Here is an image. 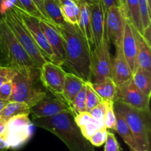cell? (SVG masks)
Listing matches in <instances>:
<instances>
[{
  "label": "cell",
  "instance_id": "d6986e66",
  "mask_svg": "<svg viewBox=\"0 0 151 151\" xmlns=\"http://www.w3.org/2000/svg\"><path fill=\"white\" fill-rule=\"evenodd\" d=\"M84 80L71 72H66L65 75L64 85H63L62 97L69 106L75 99L78 93L85 85Z\"/></svg>",
  "mask_w": 151,
  "mask_h": 151
},
{
  "label": "cell",
  "instance_id": "484cf974",
  "mask_svg": "<svg viewBox=\"0 0 151 151\" xmlns=\"http://www.w3.org/2000/svg\"><path fill=\"white\" fill-rule=\"evenodd\" d=\"M123 8L128 21L142 34L143 27L138 0H123Z\"/></svg>",
  "mask_w": 151,
  "mask_h": 151
},
{
  "label": "cell",
  "instance_id": "60d3db41",
  "mask_svg": "<svg viewBox=\"0 0 151 151\" xmlns=\"http://www.w3.org/2000/svg\"><path fill=\"white\" fill-rule=\"evenodd\" d=\"M9 103L8 100H4L0 98V114H1V112L2 111V110L4 109V108L5 107L6 105Z\"/></svg>",
  "mask_w": 151,
  "mask_h": 151
},
{
  "label": "cell",
  "instance_id": "52a82bcc",
  "mask_svg": "<svg viewBox=\"0 0 151 151\" xmlns=\"http://www.w3.org/2000/svg\"><path fill=\"white\" fill-rule=\"evenodd\" d=\"M33 124L28 115H18L7 121V131L3 136L11 149H19L32 135Z\"/></svg>",
  "mask_w": 151,
  "mask_h": 151
},
{
  "label": "cell",
  "instance_id": "603a6c76",
  "mask_svg": "<svg viewBox=\"0 0 151 151\" xmlns=\"http://www.w3.org/2000/svg\"><path fill=\"white\" fill-rule=\"evenodd\" d=\"M115 114L116 116V126L115 131L118 133L119 136L122 137L123 141L125 142V144L128 145L129 148L135 149V150H140L139 147L137 144L136 139L131 131V128L128 126V123L125 120L122 115L117 111L114 110Z\"/></svg>",
  "mask_w": 151,
  "mask_h": 151
},
{
  "label": "cell",
  "instance_id": "ee69618b",
  "mask_svg": "<svg viewBox=\"0 0 151 151\" xmlns=\"http://www.w3.org/2000/svg\"><path fill=\"white\" fill-rule=\"evenodd\" d=\"M1 1H2V0H0V4H1ZM1 18H2V16H1V13H0V22H1Z\"/></svg>",
  "mask_w": 151,
  "mask_h": 151
},
{
  "label": "cell",
  "instance_id": "9a60e30c",
  "mask_svg": "<svg viewBox=\"0 0 151 151\" xmlns=\"http://www.w3.org/2000/svg\"><path fill=\"white\" fill-rule=\"evenodd\" d=\"M39 25L54 55V63L62 66L65 59V48L61 34L58 28L48 21L39 19Z\"/></svg>",
  "mask_w": 151,
  "mask_h": 151
},
{
  "label": "cell",
  "instance_id": "f35d334b",
  "mask_svg": "<svg viewBox=\"0 0 151 151\" xmlns=\"http://www.w3.org/2000/svg\"><path fill=\"white\" fill-rule=\"evenodd\" d=\"M7 121L3 119L1 116H0V137H3L7 131Z\"/></svg>",
  "mask_w": 151,
  "mask_h": 151
},
{
  "label": "cell",
  "instance_id": "f1b7e54d",
  "mask_svg": "<svg viewBox=\"0 0 151 151\" xmlns=\"http://www.w3.org/2000/svg\"><path fill=\"white\" fill-rule=\"evenodd\" d=\"M86 86L85 85L82 87L81 91L78 93L76 97H75L72 102L71 103L70 110L71 114L75 116L81 112L86 111Z\"/></svg>",
  "mask_w": 151,
  "mask_h": 151
},
{
  "label": "cell",
  "instance_id": "d6a6232c",
  "mask_svg": "<svg viewBox=\"0 0 151 151\" xmlns=\"http://www.w3.org/2000/svg\"><path fill=\"white\" fill-rule=\"evenodd\" d=\"M20 3L22 4V7H24V10L26 13L30 16H35L41 19H44L47 21L46 18L43 16L42 13L38 8L36 4L33 1V0H19Z\"/></svg>",
  "mask_w": 151,
  "mask_h": 151
},
{
  "label": "cell",
  "instance_id": "7a4b0ae2",
  "mask_svg": "<svg viewBox=\"0 0 151 151\" xmlns=\"http://www.w3.org/2000/svg\"><path fill=\"white\" fill-rule=\"evenodd\" d=\"M32 122L58 137L69 151H95L94 146L81 134L71 112H61L50 117H32Z\"/></svg>",
  "mask_w": 151,
  "mask_h": 151
},
{
  "label": "cell",
  "instance_id": "f6af8a7d",
  "mask_svg": "<svg viewBox=\"0 0 151 151\" xmlns=\"http://www.w3.org/2000/svg\"><path fill=\"white\" fill-rule=\"evenodd\" d=\"M130 150H131V151H139V150H135V149H132V148H130ZM143 151H147V150H143Z\"/></svg>",
  "mask_w": 151,
  "mask_h": 151
},
{
  "label": "cell",
  "instance_id": "44dd1931",
  "mask_svg": "<svg viewBox=\"0 0 151 151\" xmlns=\"http://www.w3.org/2000/svg\"><path fill=\"white\" fill-rule=\"evenodd\" d=\"M90 85L103 101L106 103H115L117 86L115 84L112 78H108L102 82L92 83L91 81Z\"/></svg>",
  "mask_w": 151,
  "mask_h": 151
},
{
  "label": "cell",
  "instance_id": "4316f807",
  "mask_svg": "<svg viewBox=\"0 0 151 151\" xmlns=\"http://www.w3.org/2000/svg\"><path fill=\"white\" fill-rule=\"evenodd\" d=\"M132 80L136 86L145 95L150 97L151 73L145 72L140 67H137L133 72Z\"/></svg>",
  "mask_w": 151,
  "mask_h": 151
},
{
  "label": "cell",
  "instance_id": "2e32d148",
  "mask_svg": "<svg viewBox=\"0 0 151 151\" xmlns=\"http://www.w3.org/2000/svg\"><path fill=\"white\" fill-rule=\"evenodd\" d=\"M111 73L112 79L117 86L132 78L133 72L125 59L122 47H116V55L111 60Z\"/></svg>",
  "mask_w": 151,
  "mask_h": 151
},
{
  "label": "cell",
  "instance_id": "d4e9b609",
  "mask_svg": "<svg viewBox=\"0 0 151 151\" xmlns=\"http://www.w3.org/2000/svg\"><path fill=\"white\" fill-rule=\"evenodd\" d=\"M44 7L49 20L55 27H60L66 23L58 0H44Z\"/></svg>",
  "mask_w": 151,
  "mask_h": 151
},
{
  "label": "cell",
  "instance_id": "4fadbf2b",
  "mask_svg": "<svg viewBox=\"0 0 151 151\" xmlns=\"http://www.w3.org/2000/svg\"><path fill=\"white\" fill-rule=\"evenodd\" d=\"M32 117H50L64 111L71 112L70 107L64 100L47 91V94L29 108Z\"/></svg>",
  "mask_w": 151,
  "mask_h": 151
},
{
  "label": "cell",
  "instance_id": "f546056e",
  "mask_svg": "<svg viewBox=\"0 0 151 151\" xmlns=\"http://www.w3.org/2000/svg\"><path fill=\"white\" fill-rule=\"evenodd\" d=\"M91 81L86 82V109L87 112H89L92 109L99 104L102 99L99 97L98 94L94 91L92 87L90 85Z\"/></svg>",
  "mask_w": 151,
  "mask_h": 151
},
{
  "label": "cell",
  "instance_id": "74e56055",
  "mask_svg": "<svg viewBox=\"0 0 151 151\" xmlns=\"http://www.w3.org/2000/svg\"><path fill=\"white\" fill-rule=\"evenodd\" d=\"M33 1L35 2V4H36V6L38 7V8L39 9V10L41 11V13H42L43 16L46 18L47 21L50 22L48 17L47 16V14L45 13V10H44V0H33Z\"/></svg>",
  "mask_w": 151,
  "mask_h": 151
},
{
  "label": "cell",
  "instance_id": "5bb4252c",
  "mask_svg": "<svg viewBox=\"0 0 151 151\" xmlns=\"http://www.w3.org/2000/svg\"><path fill=\"white\" fill-rule=\"evenodd\" d=\"M88 4L94 47L101 46L106 35V10L102 0H92Z\"/></svg>",
  "mask_w": 151,
  "mask_h": 151
},
{
  "label": "cell",
  "instance_id": "277c9868",
  "mask_svg": "<svg viewBox=\"0 0 151 151\" xmlns=\"http://www.w3.org/2000/svg\"><path fill=\"white\" fill-rule=\"evenodd\" d=\"M114 107L128 123L140 150L150 151V111L134 109L117 101L114 103Z\"/></svg>",
  "mask_w": 151,
  "mask_h": 151
},
{
  "label": "cell",
  "instance_id": "d590c367",
  "mask_svg": "<svg viewBox=\"0 0 151 151\" xmlns=\"http://www.w3.org/2000/svg\"><path fill=\"white\" fill-rule=\"evenodd\" d=\"M17 71L7 66H0V86L5 83L12 81Z\"/></svg>",
  "mask_w": 151,
  "mask_h": 151
},
{
  "label": "cell",
  "instance_id": "4dcf8cb0",
  "mask_svg": "<svg viewBox=\"0 0 151 151\" xmlns=\"http://www.w3.org/2000/svg\"><path fill=\"white\" fill-rule=\"evenodd\" d=\"M107 107L108 103L105 101H101L97 106H96L94 109H92L89 111L91 116L98 122L101 127H105L104 119L106 111H107Z\"/></svg>",
  "mask_w": 151,
  "mask_h": 151
},
{
  "label": "cell",
  "instance_id": "bcb514c9",
  "mask_svg": "<svg viewBox=\"0 0 151 151\" xmlns=\"http://www.w3.org/2000/svg\"><path fill=\"white\" fill-rule=\"evenodd\" d=\"M122 1H123V0H122Z\"/></svg>",
  "mask_w": 151,
  "mask_h": 151
},
{
  "label": "cell",
  "instance_id": "9c48e42d",
  "mask_svg": "<svg viewBox=\"0 0 151 151\" xmlns=\"http://www.w3.org/2000/svg\"><path fill=\"white\" fill-rule=\"evenodd\" d=\"M66 73L61 66L52 61H46L40 68V79L47 91L63 99L62 92Z\"/></svg>",
  "mask_w": 151,
  "mask_h": 151
},
{
  "label": "cell",
  "instance_id": "e575fe53",
  "mask_svg": "<svg viewBox=\"0 0 151 151\" xmlns=\"http://www.w3.org/2000/svg\"><path fill=\"white\" fill-rule=\"evenodd\" d=\"M104 151H122L114 134L107 131V137L105 142Z\"/></svg>",
  "mask_w": 151,
  "mask_h": 151
},
{
  "label": "cell",
  "instance_id": "8992f818",
  "mask_svg": "<svg viewBox=\"0 0 151 151\" xmlns=\"http://www.w3.org/2000/svg\"><path fill=\"white\" fill-rule=\"evenodd\" d=\"M2 19L10 28L18 41L20 43L22 47L33 60L34 63L40 69L47 60L42 55L41 50L37 46L27 28L22 22L15 7H13L7 10L3 15Z\"/></svg>",
  "mask_w": 151,
  "mask_h": 151
},
{
  "label": "cell",
  "instance_id": "8fae6325",
  "mask_svg": "<svg viewBox=\"0 0 151 151\" xmlns=\"http://www.w3.org/2000/svg\"><path fill=\"white\" fill-rule=\"evenodd\" d=\"M150 98L145 95L134 84L132 78L117 86L116 100L134 109L150 110Z\"/></svg>",
  "mask_w": 151,
  "mask_h": 151
},
{
  "label": "cell",
  "instance_id": "5b68a950",
  "mask_svg": "<svg viewBox=\"0 0 151 151\" xmlns=\"http://www.w3.org/2000/svg\"><path fill=\"white\" fill-rule=\"evenodd\" d=\"M12 82L13 92L9 101L25 103L29 108L38 103L47 93L40 79V70L29 75L17 72Z\"/></svg>",
  "mask_w": 151,
  "mask_h": 151
},
{
  "label": "cell",
  "instance_id": "8d00e7d4",
  "mask_svg": "<svg viewBox=\"0 0 151 151\" xmlns=\"http://www.w3.org/2000/svg\"><path fill=\"white\" fill-rule=\"evenodd\" d=\"M13 92V82L9 81L0 86V98L4 100H8Z\"/></svg>",
  "mask_w": 151,
  "mask_h": 151
},
{
  "label": "cell",
  "instance_id": "ab89813d",
  "mask_svg": "<svg viewBox=\"0 0 151 151\" xmlns=\"http://www.w3.org/2000/svg\"><path fill=\"white\" fill-rule=\"evenodd\" d=\"M7 149H10L9 145L7 144V142L5 141L4 137H0V151L7 150Z\"/></svg>",
  "mask_w": 151,
  "mask_h": 151
},
{
  "label": "cell",
  "instance_id": "7c38bea8",
  "mask_svg": "<svg viewBox=\"0 0 151 151\" xmlns=\"http://www.w3.org/2000/svg\"><path fill=\"white\" fill-rule=\"evenodd\" d=\"M15 9L21 17L26 27L29 30V33L32 35V38L36 43L37 46L40 49L46 60L47 61H52L54 63V55H53L51 47L47 41L45 35L40 27L39 19L35 17V16H30L24 10H19L16 7Z\"/></svg>",
  "mask_w": 151,
  "mask_h": 151
},
{
  "label": "cell",
  "instance_id": "3957f363",
  "mask_svg": "<svg viewBox=\"0 0 151 151\" xmlns=\"http://www.w3.org/2000/svg\"><path fill=\"white\" fill-rule=\"evenodd\" d=\"M0 66L13 68L24 75H32L40 70L2 18L0 22Z\"/></svg>",
  "mask_w": 151,
  "mask_h": 151
},
{
  "label": "cell",
  "instance_id": "1f68e13d",
  "mask_svg": "<svg viewBox=\"0 0 151 151\" xmlns=\"http://www.w3.org/2000/svg\"><path fill=\"white\" fill-rule=\"evenodd\" d=\"M104 125L107 129L116 130V116L115 114L114 103H108L107 111L104 119Z\"/></svg>",
  "mask_w": 151,
  "mask_h": 151
},
{
  "label": "cell",
  "instance_id": "e0dca14e",
  "mask_svg": "<svg viewBox=\"0 0 151 151\" xmlns=\"http://www.w3.org/2000/svg\"><path fill=\"white\" fill-rule=\"evenodd\" d=\"M137 44V59L136 68L140 67L145 72L151 73V50L150 45L147 42L142 34L130 22Z\"/></svg>",
  "mask_w": 151,
  "mask_h": 151
},
{
  "label": "cell",
  "instance_id": "ac0fdd59",
  "mask_svg": "<svg viewBox=\"0 0 151 151\" xmlns=\"http://www.w3.org/2000/svg\"><path fill=\"white\" fill-rule=\"evenodd\" d=\"M122 49L125 59L128 61L131 70L134 72L136 69V59H137V44L135 36L131 29V24L128 19H126L122 37Z\"/></svg>",
  "mask_w": 151,
  "mask_h": 151
},
{
  "label": "cell",
  "instance_id": "7402d4cb",
  "mask_svg": "<svg viewBox=\"0 0 151 151\" xmlns=\"http://www.w3.org/2000/svg\"><path fill=\"white\" fill-rule=\"evenodd\" d=\"M78 4L80 7V17L78 27L84 37L86 38L92 50L94 47V42L90 19L89 7L86 3L78 2Z\"/></svg>",
  "mask_w": 151,
  "mask_h": 151
},
{
  "label": "cell",
  "instance_id": "b9f144b4",
  "mask_svg": "<svg viewBox=\"0 0 151 151\" xmlns=\"http://www.w3.org/2000/svg\"><path fill=\"white\" fill-rule=\"evenodd\" d=\"M78 2H83L86 3V4H90L92 1V0H76Z\"/></svg>",
  "mask_w": 151,
  "mask_h": 151
},
{
  "label": "cell",
  "instance_id": "7bdbcfd3",
  "mask_svg": "<svg viewBox=\"0 0 151 151\" xmlns=\"http://www.w3.org/2000/svg\"><path fill=\"white\" fill-rule=\"evenodd\" d=\"M147 3H148L149 7H150L151 8V0H147Z\"/></svg>",
  "mask_w": 151,
  "mask_h": 151
},
{
  "label": "cell",
  "instance_id": "ffe728a7",
  "mask_svg": "<svg viewBox=\"0 0 151 151\" xmlns=\"http://www.w3.org/2000/svg\"><path fill=\"white\" fill-rule=\"evenodd\" d=\"M74 120L83 136L88 140L97 130L103 128L89 112L83 111L78 114L74 116Z\"/></svg>",
  "mask_w": 151,
  "mask_h": 151
},
{
  "label": "cell",
  "instance_id": "ba28073f",
  "mask_svg": "<svg viewBox=\"0 0 151 151\" xmlns=\"http://www.w3.org/2000/svg\"><path fill=\"white\" fill-rule=\"evenodd\" d=\"M91 75L94 77L97 83L112 78L111 59L107 33L101 46L94 47L91 51Z\"/></svg>",
  "mask_w": 151,
  "mask_h": 151
},
{
  "label": "cell",
  "instance_id": "6da1fadb",
  "mask_svg": "<svg viewBox=\"0 0 151 151\" xmlns=\"http://www.w3.org/2000/svg\"><path fill=\"white\" fill-rule=\"evenodd\" d=\"M56 27L64 41L65 59L63 66L69 69V72L86 82L91 81V48L86 38L77 25L66 22Z\"/></svg>",
  "mask_w": 151,
  "mask_h": 151
},
{
  "label": "cell",
  "instance_id": "83f0119b",
  "mask_svg": "<svg viewBox=\"0 0 151 151\" xmlns=\"http://www.w3.org/2000/svg\"><path fill=\"white\" fill-rule=\"evenodd\" d=\"M29 107L27 104L20 102L9 101L1 112L0 116L6 121H8L13 116L18 115H29Z\"/></svg>",
  "mask_w": 151,
  "mask_h": 151
},
{
  "label": "cell",
  "instance_id": "836d02e7",
  "mask_svg": "<svg viewBox=\"0 0 151 151\" xmlns=\"http://www.w3.org/2000/svg\"><path fill=\"white\" fill-rule=\"evenodd\" d=\"M107 137V128L103 127L97 130L89 138L88 141L94 147H100L105 143Z\"/></svg>",
  "mask_w": 151,
  "mask_h": 151
},
{
  "label": "cell",
  "instance_id": "30bf717a",
  "mask_svg": "<svg viewBox=\"0 0 151 151\" xmlns=\"http://www.w3.org/2000/svg\"><path fill=\"white\" fill-rule=\"evenodd\" d=\"M126 19L125 10L122 7L111 6L106 11V33L109 41L114 44L115 47H122Z\"/></svg>",
  "mask_w": 151,
  "mask_h": 151
},
{
  "label": "cell",
  "instance_id": "cb8c5ba5",
  "mask_svg": "<svg viewBox=\"0 0 151 151\" xmlns=\"http://www.w3.org/2000/svg\"><path fill=\"white\" fill-rule=\"evenodd\" d=\"M65 21L73 25H78L80 7L76 0H58Z\"/></svg>",
  "mask_w": 151,
  "mask_h": 151
}]
</instances>
